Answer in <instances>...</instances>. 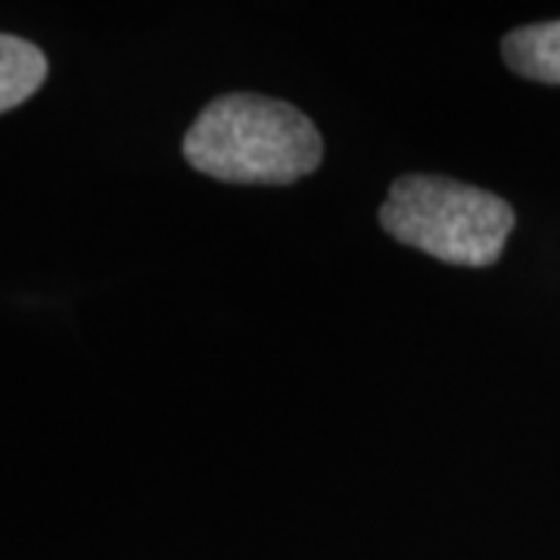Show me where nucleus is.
<instances>
[{
	"instance_id": "obj_1",
	"label": "nucleus",
	"mask_w": 560,
	"mask_h": 560,
	"mask_svg": "<svg viewBox=\"0 0 560 560\" xmlns=\"http://www.w3.org/2000/svg\"><path fill=\"white\" fill-rule=\"evenodd\" d=\"M324 143L312 119L261 94H224L184 138V160L228 184H293L320 165Z\"/></svg>"
},
{
	"instance_id": "obj_2",
	"label": "nucleus",
	"mask_w": 560,
	"mask_h": 560,
	"mask_svg": "<svg viewBox=\"0 0 560 560\" xmlns=\"http://www.w3.org/2000/svg\"><path fill=\"white\" fill-rule=\"evenodd\" d=\"M381 224L405 246L460 268L495 265L514 231V209L474 184L405 175L381 206Z\"/></svg>"
},
{
	"instance_id": "obj_3",
	"label": "nucleus",
	"mask_w": 560,
	"mask_h": 560,
	"mask_svg": "<svg viewBox=\"0 0 560 560\" xmlns=\"http://www.w3.org/2000/svg\"><path fill=\"white\" fill-rule=\"evenodd\" d=\"M504 62L523 79L560 84V20L523 25L501 40Z\"/></svg>"
},
{
	"instance_id": "obj_4",
	"label": "nucleus",
	"mask_w": 560,
	"mask_h": 560,
	"mask_svg": "<svg viewBox=\"0 0 560 560\" xmlns=\"http://www.w3.org/2000/svg\"><path fill=\"white\" fill-rule=\"evenodd\" d=\"M47 79V57L32 40L0 35V113L25 103Z\"/></svg>"
}]
</instances>
